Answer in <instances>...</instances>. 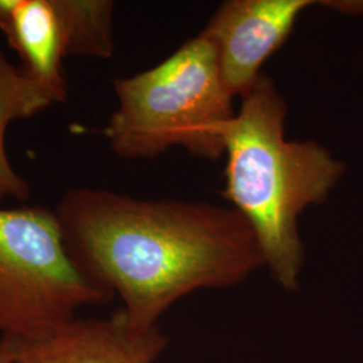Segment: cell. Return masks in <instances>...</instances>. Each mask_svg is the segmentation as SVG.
Wrapping results in <instances>:
<instances>
[{
  "label": "cell",
  "mask_w": 363,
  "mask_h": 363,
  "mask_svg": "<svg viewBox=\"0 0 363 363\" xmlns=\"http://www.w3.org/2000/svg\"><path fill=\"white\" fill-rule=\"evenodd\" d=\"M55 213L76 259L116 292L139 330L156 327L191 292L237 286L265 267L256 235L233 208L74 189Z\"/></svg>",
  "instance_id": "1"
},
{
  "label": "cell",
  "mask_w": 363,
  "mask_h": 363,
  "mask_svg": "<svg viewBox=\"0 0 363 363\" xmlns=\"http://www.w3.org/2000/svg\"><path fill=\"white\" fill-rule=\"evenodd\" d=\"M241 100L225 133L223 194L252 228L273 280L292 292L306 256L298 217L327 201L346 164L322 144L286 140V100L265 74Z\"/></svg>",
  "instance_id": "2"
},
{
  "label": "cell",
  "mask_w": 363,
  "mask_h": 363,
  "mask_svg": "<svg viewBox=\"0 0 363 363\" xmlns=\"http://www.w3.org/2000/svg\"><path fill=\"white\" fill-rule=\"evenodd\" d=\"M117 109L104 135L117 155L150 159L182 147L201 159L225 154V133L235 117L213 43L187 40L159 65L113 81Z\"/></svg>",
  "instance_id": "3"
},
{
  "label": "cell",
  "mask_w": 363,
  "mask_h": 363,
  "mask_svg": "<svg viewBox=\"0 0 363 363\" xmlns=\"http://www.w3.org/2000/svg\"><path fill=\"white\" fill-rule=\"evenodd\" d=\"M112 295L76 259L55 211L0 208V339L35 337Z\"/></svg>",
  "instance_id": "4"
},
{
  "label": "cell",
  "mask_w": 363,
  "mask_h": 363,
  "mask_svg": "<svg viewBox=\"0 0 363 363\" xmlns=\"http://www.w3.org/2000/svg\"><path fill=\"white\" fill-rule=\"evenodd\" d=\"M312 0H229L201 33L213 43L220 73L234 97L255 88L261 67L283 46Z\"/></svg>",
  "instance_id": "5"
},
{
  "label": "cell",
  "mask_w": 363,
  "mask_h": 363,
  "mask_svg": "<svg viewBox=\"0 0 363 363\" xmlns=\"http://www.w3.org/2000/svg\"><path fill=\"white\" fill-rule=\"evenodd\" d=\"M10 342L13 363H155L169 345L159 325L139 330L123 311L106 319L73 318L35 337Z\"/></svg>",
  "instance_id": "6"
},
{
  "label": "cell",
  "mask_w": 363,
  "mask_h": 363,
  "mask_svg": "<svg viewBox=\"0 0 363 363\" xmlns=\"http://www.w3.org/2000/svg\"><path fill=\"white\" fill-rule=\"evenodd\" d=\"M0 30L27 74L65 101V39L54 0H0Z\"/></svg>",
  "instance_id": "7"
},
{
  "label": "cell",
  "mask_w": 363,
  "mask_h": 363,
  "mask_svg": "<svg viewBox=\"0 0 363 363\" xmlns=\"http://www.w3.org/2000/svg\"><path fill=\"white\" fill-rule=\"evenodd\" d=\"M57 99L46 86L13 66L0 52V201L15 198L25 201L30 186L13 169L6 152V130L19 118H28L46 111Z\"/></svg>",
  "instance_id": "8"
},
{
  "label": "cell",
  "mask_w": 363,
  "mask_h": 363,
  "mask_svg": "<svg viewBox=\"0 0 363 363\" xmlns=\"http://www.w3.org/2000/svg\"><path fill=\"white\" fill-rule=\"evenodd\" d=\"M65 39L66 57L111 58L115 52L111 0H54Z\"/></svg>",
  "instance_id": "9"
},
{
  "label": "cell",
  "mask_w": 363,
  "mask_h": 363,
  "mask_svg": "<svg viewBox=\"0 0 363 363\" xmlns=\"http://www.w3.org/2000/svg\"><path fill=\"white\" fill-rule=\"evenodd\" d=\"M322 4L339 13L363 15V0H328Z\"/></svg>",
  "instance_id": "10"
},
{
  "label": "cell",
  "mask_w": 363,
  "mask_h": 363,
  "mask_svg": "<svg viewBox=\"0 0 363 363\" xmlns=\"http://www.w3.org/2000/svg\"><path fill=\"white\" fill-rule=\"evenodd\" d=\"M13 345L7 339H0V363H13Z\"/></svg>",
  "instance_id": "11"
}]
</instances>
